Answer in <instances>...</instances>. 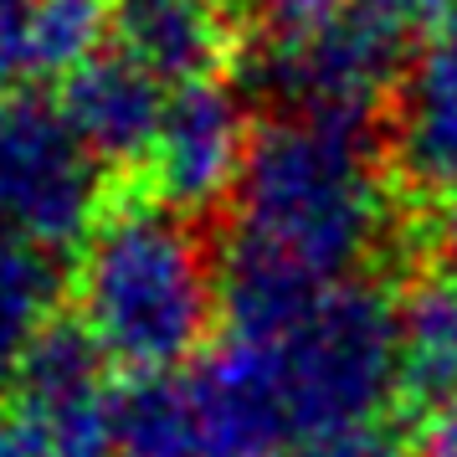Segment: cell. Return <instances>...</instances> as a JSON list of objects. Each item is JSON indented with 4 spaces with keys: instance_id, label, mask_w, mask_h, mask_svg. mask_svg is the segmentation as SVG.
<instances>
[{
    "instance_id": "6da1fadb",
    "label": "cell",
    "mask_w": 457,
    "mask_h": 457,
    "mask_svg": "<svg viewBox=\"0 0 457 457\" xmlns=\"http://www.w3.org/2000/svg\"><path fill=\"white\" fill-rule=\"evenodd\" d=\"M401 303L370 278L319 283L257 329H227L190 375L206 457H288L370 427L395 395Z\"/></svg>"
},
{
    "instance_id": "7a4b0ae2",
    "label": "cell",
    "mask_w": 457,
    "mask_h": 457,
    "mask_svg": "<svg viewBox=\"0 0 457 457\" xmlns=\"http://www.w3.org/2000/svg\"><path fill=\"white\" fill-rule=\"evenodd\" d=\"M391 227V186L370 124L278 113L257 129L237 190V247L283 268L345 283Z\"/></svg>"
},
{
    "instance_id": "3957f363",
    "label": "cell",
    "mask_w": 457,
    "mask_h": 457,
    "mask_svg": "<svg viewBox=\"0 0 457 457\" xmlns=\"http://www.w3.org/2000/svg\"><path fill=\"white\" fill-rule=\"evenodd\" d=\"M78 329L108 365L175 375L221 313V278L190 216L154 201L104 206L78 252Z\"/></svg>"
},
{
    "instance_id": "277c9868",
    "label": "cell",
    "mask_w": 457,
    "mask_h": 457,
    "mask_svg": "<svg viewBox=\"0 0 457 457\" xmlns=\"http://www.w3.org/2000/svg\"><path fill=\"white\" fill-rule=\"evenodd\" d=\"M406 67V21L375 0H252L242 83L278 113L370 124Z\"/></svg>"
},
{
    "instance_id": "5b68a950",
    "label": "cell",
    "mask_w": 457,
    "mask_h": 457,
    "mask_svg": "<svg viewBox=\"0 0 457 457\" xmlns=\"http://www.w3.org/2000/svg\"><path fill=\"white\" fill-rule=\"evenodd\" d=\"M104 170L42 93H0V231L57 252L104 216Z\"/></svg>"
},
{
    "instance_id": "8992f818",
    "label": "cell",
    "mask_w": 457,
    "mask_h": 457,
    "mask_svg": "<svg viewBox=\"0 0 457 457\" xmlns=\"http://www.w3.org/2000/svg\"><path fill=\"white\" fill-rule=\"evenodd\" d=\"M108 360L78 324H57L16 375V432L26 457H104L113 453Z\"/></svg>"
},
{
    "instance_id": "52a82bcc",
    "label": "cell",
    "mask_w": 457,
    "mask_h": 457,
    "mask_svg": "<svg viewBox=\"0 0 457 457\" xmlns=\"http://www.w3.org/2000/svg\"><path fill=\"white\" fill-rule=\"evenodd\" d=\"M252 124L242 93L221 78H201V83L170 87V108L154 154H149V175L160 201L175 206L180 216L221 206L227 195L242 190L252 160Z\"/></svg>"
},
{
    "instance_id": "ba28073f",
    "label": "cell",
    "mask_w": 457,
    "mask_h": 457,
    "mask_svg": "<svg viewBox=\"0 0 457 457\" xmlns=\"http://www.w3.org/2000/svg\"><path fill=\"white\" fill-rule=\"evenodd\" d=\"M57 108L98 170H134L149 165L154 154L170 87L124 52H104L98 62H87L78 78L62 83Z\"/></svg>"
},
{
    "instance_id": "9c48e42d",
    "label": "cell",
    "mask_w": 457,
    "mask_h": 457,
    "mask_svg": "<svg viewBox=\"0 0 457 457\" xmlns=\"http://www.w3.org/2000/svg\"><path fill=\"white\" fill-rule=\"evenodd\" d=\"M395 160L416 186L457 190V0H442L395 93Z\"/></svg>"
},
{
    "instance_id": "30bf717a",
    "label": "cell",
    "mask_w": 457,
    "mask_h": 457,
    "mask_svg": "<svg viewBox=\"0 0 457 457\" xmlns=\"http://www.w3.org/2000/svg\"><path fill=\"white\" fill-rule=\"evenodd\" d=\"M119 0H0V83L31 93L104 57Z\"/></svg>"
},
{
    "instance_id": "8fae6325",
    "label": "cell",
    "mask_w": 457,
    "mask_h": 457,
    "mask_svg": "<svg viewBox=\"0 0 457 457\" xmlns=\"http://www.w3.org/2000/svg\"><path fill=\"white\" fill-rule=\"evenodd\" d=\"M113 31L124 57L165 87L216 78V62L227 57V11L206 0H119Z\"/></svg>"
},
{
    "instance_id": "7c38bea8",
    "label": "cell",
    "mask_w": 457,
    "mask_h": 457,
    "mask_svg": "<svg viewBox=\"0 0 457 457\" xmlns=\"http://www.w3.org/2000/svg\"><path fill=\"white\" fill-rule=\"evenodd\" d=\"M395 391L406 395L416 411L457 401V283L427 278L401 303Z\"/></svg>"
},
{
    "instance_id": "4fadbf2b",
    "label": "cell",
    "mask_w": 457,
    "mask_h": 457,
    "mask_svg": "<svg viewBox=\"0 0 457 457\" xmlns=\"http://www.w3.org/2000/svg\"><path fill=\"white\" fill-rule=\"evenodd\" d=\"M57 293H62L57 257L37 242L0 231V386H16L31 350L57 329L52 324Z\"/></svg>"
},
{
    "instance_id": "5bb4252c",
    "label": "cell",
    "mask_w": 457,
    "mask_h": 457,
    "mask_svg": "<svg viewBox=\"0 0 457 457\" xmlns=\"http://www.w3.org/2000/svg\"><path fill=\"white\" fill-rule=\"evenodd\" d=\"M113 457H206L190 375H134L113 406Z\"/></svg>"
},
{
    "instance_id": "9a60e30c",
    "label": "cell",
    "mask_w": 457,
    "mask_h": 457,
    "mask_svg": "<svg viewBox=\"0 0 457 457\" xmlns=\"http://www.w3.org/2000/svg\"><path fill=\"white\" fill-rule=\"evenodd\" d=\"M288 457H406L401 442H391L386 432L375 427H360V432H339V436H324V442H309Z\"/></svg>"
},
{
    "instance_id": "2e32d148",
    "label": "cell",
    "mask_w": 457,
    "mask_h": 457,
    "mask_svg": "<svg viewBox=\"0 0 457 457\" xmlns=\"http://www.w3.org/2000/svg\"><path fill=\"white\" fill-rule=\"evenodd\" d=\"M406 457H457V401L416 411V432L406 442Z\"/></svg>"
},
{
    "instance_id": "e0dca14e",
    "label": "cell",
    "mask_w": 457,
    "mask_h": 457,
    "mask_svg": "<svg viewBox=\"0 0 457 457\" xmlns=\"http://www.w3.org/2000/svg\"><path fill=\"white\" fill-rule=\"evenodd\" d=\"M375 5H386L391 16H401V21H436V11H442V0H375Z\"/></svg>"
},
{
    "instance_id": "ac0fdd59",
    "label": "cell",
    "mask_w": 457,
    "mask_h": 457,
    "mask_svg": "<svg viewBox=\"0 0 457 457\" xmlns=\"http://www.w3.org/2000/svg\"><path fill=\"white\" fill-rule=\"evenodd\" d=\"M436 231H442V242L457 247V190H442L436 195Z\"/></svg>"
},
{
    "instance_id": "d6986e66",
    "label": "cell",
    "mask_w": 457,
    "mask_h": 457,
    "mask_svg": "<svg viewBox=\"0 0 457 457\" xmlns=\"http://www.w3.org/2000/svg\"><path fill=\"white\" fill-rule=\"evenodd\" d=\"M0 457H26L21 432H16V421H5V416H0Z\"/></svg>"
},
{
    "instance_id": "ffe728a7",
    "label": "cell",
    "mask_w": 457,
    "mask_h": 457,
    "mask_svg": "<svg viewBox=\"0 0 457 457\" xmlns=\"http://www.w3.org/2000/svg\"><path fill=\"white\" fill-rule=\"evenodd\" d=\"M206 5H216V11H237V5H247V0H206Z\"/></svg>"
}]
</instances>
